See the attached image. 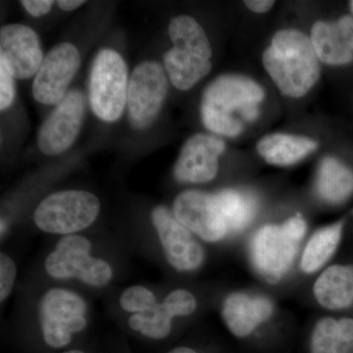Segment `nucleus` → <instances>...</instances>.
<instances>
[{"label": "nucleus", "instance_id": "obj_1", "mask_svg": "<svg viewBox=\"0 0 353 353\" xmlns=\"http://www.w3.org/2000/svg\"><path fill=\"white\" fill-rule=\"evenodd\" d=\"M264 97L263 88L248 77H218L202 95V123L214 134L238 137L243 131L245 123L256 119Z\"/></svg>", "mask_w": 353, "mask_h": 353}, {"label": "nucleus", "instance_id": "obj_2", "mask_svg": "<svg viewBox=\"0 0 353 353\" xmlns=\"http://www.w3.org/2000/svg\"><path fill=\"white\" fill-rule=\"evenodd\" d=\"M307 231V222L301 214L259 227L248 248L253 271L267 285L281 284L299 261Z\"/></svg>", "mask_w": 353, "mask_h": 353}, {"label": "nucleus", "instance_id": "obj_3", "mask_svg": "<svg viewBox=\"0 0 353 353\" xmlns=\"http://www.w3.org/2000/svg\"><path fill=\"white\" fill-rule=\"evenodd\" d=\"M263 65L287 97L307 94L320 77V64L310 39L294 29L281 30L263 52Z\"/></svg>", "mask_w": 353, "mask_h": 353}, {"label": "nucleus", "instance_id": "obj_4", "mask_svg": "<svg viewBox=\"0 0 353 353\" xmlns=\"http://www.w3.org/2000/svg\"><path fill=\"white\" fill-rule=\"evenodd\" d=\"M101 212V202L85 190H63L43 199L34 211V224L52 234H76L92 226Z\"/></svg>", "mask_w": 353, "mask_h": 353}, {"label": "nucleus", "instance_id": "obj_5", "mask_svg": "<svg viewBox=\"0 0 353 353\" xmlns=\"http://www.w3.org/2000/svg\"><path fill=\"white\" fill-rule=\"evenodd\" d=\"M128 88V68L122 57L112 50L99 51L88 83V99L95 115L105 122L119 119L127 104Z\"/></svg>", "mask_w": 353, "mask_h": 353}, {"label": "nucleus", "instance_id": "obj_6", "mask_svg": "<svg viewBox=\"0 0 353 353\" xmlns=\"http://www.w3.org/2000/svg\"><path fill=\"white\" fill-rule=\"evenodd\" d=\"M92 243L79 234L65 236L44 262L46 273L58 280L77 279L90 287L101 288L113 278L112 267L90 254Z\"/></svg>", "mask_w": 353, "mask_h": 353}, {"label": "nucleus", "instance_id": "obj_7", "mask_svg": "<svg viewBox=\"0 0 353 353\" xmlns=\"http://www.w3.org/2000/svg\"><path fill=\"white\" fill-rule=\"evenodd\" d=\"M87 303L69 290H48L39 301L41 333L50 347L62 348L71 343L73 334L87 327Z\"/></svg>", "mask_w": 353, "mask_h": 353}, {"label": "nucleus", "instance_id": "obj_8", "mask_svg": "<svg viewBox=\"0 0 353 353\" xmlns=\"http://www.w3.org/2000/svg\"><path fill=\"white\" fill-rule=\"evenodd\" d=\"M168 92V81L161 65L154 61L139 64L130 77L127 106L134 129H146L161 111Z\"/></svg>", "mask_w": 353, "mask_h": 353}, {"label": "nucleus", "instance_id": "obj_9", "mask_svg": "<svg viewBox=\"0 0 353 353\" xmlns=\"http://www.w3.org/2000/svg\"><path fill=\"white\" fill-rule=\"evenodd\" d=\"M152 221L172 268L181 273L199 270L205 260V252L196 234L183 226L173 211L165 206L153 209Z\"/></svg>", "mask_w": 353, "mask_h": 353}, {"label": "nucleus", "instance_id": "obj_10", "mask_svg": "<svg viewBox=\"0 0 353 353\" xmlns=\"http://www.w3.org/2000/svg\"><path fill=\"white\" fill-rule=\"evenodd\" d=\"M172 211L176 219L201 241L217 243L231 236L214 194L185 190L176 197Z\"/></svg>", "mask_w": 353, "mask_h": 353}, {"label": "nucleus", "instance_id": "obj_11", "mask_svg": "<svg viewBox=\"0 0 353 353\" xmlns=\"http://www.w3.org/2000/svg\"><path fill=\"white\" fill-rule=\"evenodd\" d=\"M80 64V53L75 46L63 43L54 46L36 74L32 83L34 99L46 105H57L66 97Z\"/></svg>", "mask_w": 353, "mask_h": 353}, {"label": "nucleus", "instance_id": "obj_12", "mask_svg": "<svg viewBox=\"0 0 353 353\" xmlns=\"http://www.w3.org/2000/svg\"><path fill=\"white\" fill-rule=\"evenodd\" d=\"M85 110V97L80 90H71L57 104L39 129L38 143L44 154H60L75 143Z\"/></svg>", "mask_w": 353, "mask_h": 353}, {"label": "nucleus", "instance_id": "obj_13", "mask_svg": "<svg viewBox=\"0 0 353 353\" xmlns=\"http://www.w3.org/2000/svg\"><path fill=\"white\" fill-rule=\"evenodd\" d=\"M275 303L264 294L236 290L225 297L221 305V317L230 333L245 339L273 319Z\"/></svg>", "mask_w": 353, "mask_h": 353}, {"label": "nucleus", "instance_id": "obj_14", "mask_svg": "<svg viewBox=\"0 0 353 353\" xmlns=\"http://www.w3.org/2000/svg\"><path fill=\"white\" fill-rule=\"evenodd\" d=\"M224 141L215 136L197 134L185 141L174 167L178 182L204 183L217 176L219 157L224 152Z\"/></svg>", "mask_w": 353, "mask_h": 353}, {"label": "nucleus", "instance_id": "obj_15", "mask_svg": "<svg viewBox=\"0 0 353 353\" xmlns=\"http://www.w3.org/2000/svg\"><path fill=\"white\" fill-rule=\"evenodd\" d=\"M39 37L31 28L20 24L3 26L0 31V61L14 78L27 79L38 73L43 61Z\"/></svg>", "mask_w": 353, "mask_h": 353}, {"label": "nucleus", "instance_id": "obj_16", "mask_svg": "<svg viewBox=\"0 0 353 353\" xmlns=\"http://www.w3.org/2000/svg\"><path fill=\"white\" fill-rule=\"evenodd\" d=\"M313 299L324 310L343 313L353 309V263L330 264L317 274Z\"/></svg>", "mask_w": 353, "mask_h": 353}, {"label": "nucleus", "instance_id": "obj_17", "mask_svg": "<svg viewBox=\"0 0 353 353\" xmlns=\"http://www.w3.org/2000/svg\"><path fill=\"white\" fill-rule=\"evenodd\" d=\"M345 234V221L341 220L316 230L304 241L299 254V270L304 275L319 274L329 266L343 241Z\"/></svg>", "mask_w": 353, "mask_h": 353}, {"label": "nucleus", "instance_id": "obj_18", "mask_svg": "<svg viewBox=\"0 0 353 353\" xmlns=\"http://www.w3.org/2000/svg\"><path fill=\"white\" fill-rule=\"evenodd\" d=\"M310 353H353V316L319 318L311 331Z\"/></svg>", "mask_w": 353, "mask_h": 353}, {"label": "nucleus", "instance_id": "obj_19", "mask_svg": "<svg viewBox=\"0 0 353 353\" xmlns=\"http://www.w3.org/2000/svg\"><path fill=\"white\" fill-rule=\"evenodd\" d=\"M316 192L330 205H341L353 196V171L334 157H325L318 168Z\"/></svg>", "mask_w": 353, "mask_h": 353}, {"label": "nucleus", "instance_id": "obj_20", "mask_svg": "<svg viewBox=\"0 0 353 353\" xmlns=\"http://www.w3.org/2000/svg\"><path fill=\"white\" fill-rule=\"evenodd\" d=\"M317 148L313 139L285 134H269L257 143V152L265 161L277 166L296 164Z\"/></svg>", "mask_w": 353, "mask_h": 353}, {"label": "nucleus", "instance_id": "obj_21", "mask_svg": "<svg viewBox=\"0 0 353 353\" xmlns=\"http://www.w3.org/2000/svg\"><path fill=\"white\" fill-rule=\"evenodd\" d=\"M214 196L231 236L248 229L259 208L255 196L239 189H224L216 192Z\"/></svg>", "mask_w": 353, "mask_h": 353}, {"label": "nucleus", "instance_id": "obj_22", "mask_svg": "<svg viewBox=\"0 0 353 353\" xmlns=\"http://www.w3.org/2000/svg\"><path fill=\"white\" fill-rule=\"evenodd\" d=\"M311 43L318 59L329 65H345L353 60V51L343 41L336 23L317 21L311 29Z\"/></svg>", "mask_w": 353, "mask_h": 353}, {"label": "nucleus", "instance_id": "obj_23", "mask_svg": "<svg viewBox=\"0 0 353 353\" xmlns=\"http://www.w3.org/2000/svg\"><path fill=\"white\" fill-rule=\"evenodd\" d=\"M165 68L174 87L188 90L211 71L210 60L202 59L189 53L171 48L164 57Z\"/></svg>", "mask_w": 353, "mask_h": 353}, {"label": "nucleus", "instance_id": "obj_24", "mask_svg": "<svg viewBox=\"0 0 353 353\" xmlns=\"http://www.w3.org/2000/svg\"><path fill=\"white\" fill-rule=\"evenodd\" d=\"M169 36L174 48L190 55L209 60L212 55L205 32L194 18L178 16L169 25Z\"/></svg>", "mask_w": 353, "mask_h": 353}, {"label": "nucleus", "instance_id": "obj_25", "mask_svg": "<svg viewBox=\"0 0 353 353\" xmlns=\"http://www.w3.org/2000/svg\"><path fill=\"white\" fill-rule=\"evenodd\" d=\"M174 317L163 303L145 312L132 314L129 318L130 328L139 332L152 340H164L171 333Z\"/></svg>", "mask_w": 353, "mask_h": 353}, {"label": "nucleus", "instance_id": "obj_26", "mask_svg": "<svg viewBox=\"0 0 353 353\" xmlns=\"http://www.w3.org/2000/svg\"><path fill=\"white\" fill-rule=\"evenodd\" d=\"M157 304L158 301L155 294L143 285H132L127 288L120 296L121 307L132 314L145 312Z\"/></svg>", "mask_w": 353, "mask_h": 353}, {"label": "nucleus", "instance_id": "obj_27", "mask_svg": "<svg viewBox=\"0 0 353 353\" xmlns=\"http://www.w3.org/2000/svg\"><path fill=\"white\" fill-rule=\"evenodd\" d=\"M171 315L175 317H188L194 314L197 308V299L192 292L185 289L172 290L162 301Z\"/></svg>", "mask_w": 353, "mask_h": 353}, {"label": "nucleus", "instance_id": "obj_28", "mask_svg": "<svg viewBox=\"0 0 353 353\" xmlns=\"http://www.w3.org/2000/svg\"><path fill=\"white\" fill-rule=\"evenodd\" d=\"M17 276L15 262L6 253L0 254V299L6 301L10 296Z\"/></svg>", "mask_w": 353, "mask_h": 353}, {"label": "nucleus", "instance_id": "obj_29", "mask_svg": "<svg viewBox=\"0 0 353 353\" xmlns=\"http://www.w3.org/2000/svg\"><path fill=\"white\" fill-rule=\"evenodd\" d=\"M15 97L14 77L7 69L6 65L0 61V108L1 110L10 108Z\"/></svg>", "mask_w": 353, "mask_h": 353}, {"label": "nucleus", "instance_id": "obj_30", "mask_svg": "<svg viewBox=\"0 0 353 353\" xmlns=\"http://www.w3.org/2000/svg\"><path fill=\"white\" fill-rule=\"evenodd\" d=\"M22 6L34 17H41L50 12L52 8L53 1L50 0H24L21 1Z\"/></svg>", "mask_w": 353, "mask_h": 353}, {"label": "nucleus", "instance_id": "obj_31", "mask_svg": "<svg viewBox=\"0 0 353 353\" xmlns=\"http://www.w3.org/2000/svg\"><path fill=\"white\" fill-rule=\"evenodd\" d=\"M336 26H338L339 31H340L343 41L353 51V17L348 15L343 16L336 22Z\"/></svg>", "mask_w": 353, "mask_h": 353}, {"label": "nucleus", "instance_id": "obj_32", "mask_svg": "<svg viewBox=\"0 0 353 353\" xmlns=\"http://www.w3.org/2000/svg\"><path fill=\"white\" fill-rule=\"evenodd\" d=\"M246 7L250 8L253 12L265 13L270 10L275 2L271 0H248L245 1Z\"/></svg>", "mask_w": 353, "mask_h": 353}, {"label": "nucleus", "instance_id": "obj_33", "mask_svg": "<svg viewBox=\"0 0 353 353\" xmlns=\"http://www.w3.org/2000/svg\"><path fill=\"white\" fill-rule=\"evenodd\" d=\"M85 1L82 0H60L57 2L58 6L64 11H73L82 6Z\"/></svg>", "mask_w": 353, "mask_h": 353}, {"label": "nucleus", "instance_id": "obj_34", "mask_svg": "<svg viewBox=\"0 0 353 353\" xmlns=\"http://www.w3.org/2000/svg\"><path fill=\"white\" fill-rule=\"evenodd\" d=\"M168 353H197L196 350H192V348L187 347H179L176 348H173V350H170Z\"/></svg>", "mask_w": 353, "mask_h": 353}, {"label": "nucleus", "instance_id": "obj_35", "mask_svg": "<svg viewBox=\"0 0 353 353\" xmlns=\"http://www.w3.org/2000/svg\"><path fill=\"white\" fill-rule=\"evenodd\" d=\"M63 353H85L82 352V350H69V352H65Z\"/></svg>", "mask_w": 353, "mask_h": 353}, {"label": "nucleus", "instance_id": "obj_36", "mask_svg": "<svg viewBox=\"0 0 353 353\" xmlns=\"http://www.w3.org/2000/svg\"><path fill=\"white\" fill-rule=\"evenodd\" d=\"M350 9H352V12L353 14V1H350Z\"/></svg>", "mask_w": 353, "mask_h": 353}]
</instances>
